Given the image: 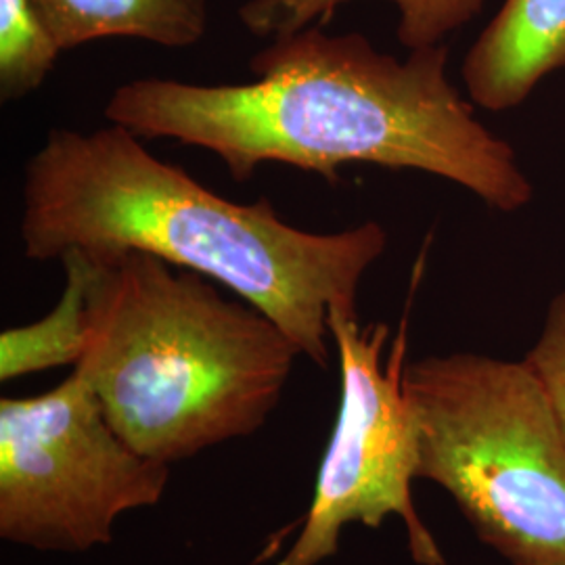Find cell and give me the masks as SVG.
I'll return each instance as SVG.
<instances>
[{
    "instance_id": "4",
    "label": "cell",
    "mask_w": 565,
    "mask_h": 565,
    "mask_svg": "<svg viewBox=\"0 0 565 565\" xmlns=\"http://www.w3.org/2000/svg\"><path fill=\"white\" fill-rule=\"evenodd\" d=\"M417 480L445 488L513 565H565V438L525 361L455 352L406 364Z\"/></svg>"
},
{
    "instance_id": "8",
    "label": "cell",
    "mask_w": 565,
    "mask_h": 565,
    "mask_svg": "<svg viewBox=\"0 0 565 565\" xmlns=\"http://www.w3.org/2000/svg\"><path fill=\"white\" fill-rule=\"evenodd\" d=\"M63 51L103 39L186 49L207 32V0H34Z\"/></svg>"
},
{
    "instance_id": "10",
    "label": "cell",
    "mask_w": 565,
    "mask_h": 565,
    "mask_svg": "<svg viewBox=\"0 0 565 565\" xmlns=\"http://www.w3.org/2000/svg\"><path fill=\"white\" fill-rule=\"evenodd\" d=\"M65 289L57 306L36 323L11 327L0 335V380L13 382L23 375L55 366L81 363L88 321V258L81 249L61 256Z\"/></svg>"
},
{
    "instance_id": "1",
    "label": "cell",
    "mask_w": 565,
    "mask_h": 565,
    "mask_svg": "<svg viewBox=\"0 0 565 565\" xmlns=\"http://www.w3.org/2000/svg\"><path fill=\"white\" fill-rule=\"evenodd\" d=\"M256 81L191 84L139 78L118 86L105 118L145 141L202 147L233 181L287 163L338 181L371 163L419 170L471 191L499 212L532 202L534 186L509 142L476 118L448 78V46L396 60L363 34L323 25L270 39L249 61Z\"/></svg>"
},
{
    "instance_id": "2",
    "label": "cell",
    "mask_w": 565,
    "mask_h": 565,
    "mask_svg": "<svg viewBox=\"0 0 565 565\" xmlns=\"http://www.w3.org/2000/svg\"><path fill=\"white\" fill-rule=\"evenodd\" d=\"M20 239L34 263L145 252L221 282L281 327L324 369L329 312L359 317L364 273L387 233L364 223L312 233L285 223L268 200L235 203L151 153L120 124L53 128L23 168Z\"/></svg>"
},
{
    "instance_id": "12",
    "label": "cell",
    "mask_w": 565,
    "mask_h": 565,
    "mask_svg": "<svg viewBox=\"0 0 565 565\" xmlns=\"http://www.w3.org/2000/svg\"><path fill=\"white\" fill-rule=\"evenodd\" d=\"M524 361L545 387L565 438V291L548 303L543 331Z\"/></svg>"
},
{
    "instance_id": "5",
    "label": "cell",
    "mask_w": 565,
    "mask_h": 565,
    "mask_svg": "<svg viewBox=\"0 0 565 565\" xmlns=\"http://www.w3.org/2000/svg\"><path fill=\"white\" fill-rule=\"evenodd\" d=\"M170 465L128 445L78 371L0 401V536L36 551L109 545L124 513L158 505Z\"/></svg>"
},
{
    "instance_id": "6",
    "label": "cell",
    "mask_w": 565,
    "mask_h": 565,
    "mask_svg": "<svg viewBox=\"0 0 565 565\" xmlns=\"http://www.w3.org/2000/svg\"><path fill=\"white\" fill-rule=\"evenodd\" d=\"M340 363V408L317 473L310 509L298 539L277 565H319L340 551L343 527H382L401 518L417 565H446L440 546L422 522L411 486L417 480V427L404 392L406 317L390 342L385 323L329 312Z\"/></svg>"
},
{
    "instance_id": "7",
    "label": "cell",
    "mask_w": 565,
    "mask_h": 565,
    "mask_svg": "<svg viewBox=\"0 0 565 565\" xmlns=\"http://www.w3.org/2000/svg\"><path fill=\"white\" fill-rule=\"evenodd\" d=\"M565 70V0H505L465 55L473 105L515 109L553 72Z\"/></svg>"
},
{
    "instance_id": "9",
    "label": "cell",
    "mask_w": 565,
    "mask_h": 565,
    "mask_svg": "<svg viewBox=\"0 0 565 565\" xmlns=\"http://www.w3.org/2000/svg\"><path fill=\"white\" fill-rule=\"evenodd\" d=\"M352 0H247L239 7L243 28L263 39L296 34L323 25ZM398 9L396 36L408 51L438 46L476 20L486 0H390Z\"/></svg>"
},
{
    "instance_id": "3",
    "label": "cell",
    "mask_w": 565,
    "mask_h": 565,
    "mask_svg": "<svg viewBox=\"0 0 565 565\" xmlns=\"http://www.w3.org/2000/svg\"><path fill=\"white\" fill-rule=\"evenodd\" d=\"M84 256L88 321L74 371L128 445L172 465L263 429L302 356L279 324L151 254Z\"/></svg>"
},
{
    "instance_id": "11",
    "label": "cell",
    "mask_w": 565,
    "mask_h": 565,
    "mask_svg": "<svg viewBox=\"0 0 565 565\" xmlns=\"http://www.w3.org/2000/svg\"><path fill=\"white\" fill-rule=\"evenodd\" d=\"M61 51L34 0H0L2 102H18L39 90L60 60Z\"/></svg>"
}]
</instances>
